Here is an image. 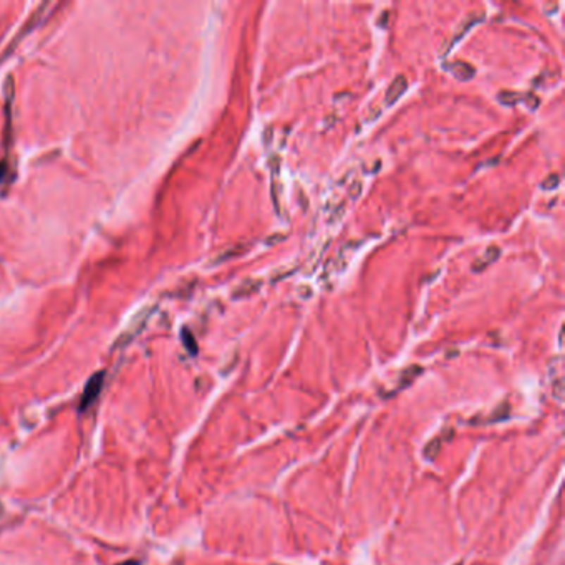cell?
I'll list each match as a JSON object with an SVG mask.
<instances>
[{
  "label": "cell",
  "mask_w": 565,
  "mask_h": 565,
  "mask_svg": "<svg viewBox=\"0 0 565 565\" xmlns=\"http://www.w3.org/2000/svg\"><path fill=\"white\" fill-rule=\"evenodd\" d=\"M483 18H484L483 13H469V15L466 17L463 22H461V25L458 27V30L454 32V35L451 37V40L446 42L445 46L441 49V56L448 55V51H451V49H453V46L458 44V42L463 39L466 34H468V32L476 25V23L483 22Z\"/></svg>",
  "instance_id": "1"
},
{
  "label": "cell",
  "mask_w": 565,
  "mask_h": 565,
  "mask_svg": "<svg viewBox=\"0 0 565 565\" xmlns=\"http://www.w3.org/2000/svg\"><path fill=\"white\" fill-rule=\"evenodd\" d=\"M408 88V80L404 75H398L397 78L393 80V83L390 85L388 90L385 93V103L386 105H393V103H397L399 98L404 92H406Z\"/></svg>",
  "instance_id": "2"
},
{
  "label": "cell",
  "mask_w": 565,
  "mask_h": 565,
  "mask_svg": "<svg viewBox=\"0 0 565 565\" xmlns=\"http://www.w3.org/2000/svg\"><path fill=\"white\" fill-rule=\"evenodd\" d=\"M499 256H501V249H499L497 246H489L486 251H484V254L483 256H479L478 259H476V261L473 262V266H471V269H473V272H483V271H486L489 266H491V263H494L497 261L499 259Z\"/></svg>",
  "instance_id": "3"
},
{
  "label": "cell",
  "mask_w": 565,
  "mask_h": 565,
  "mask_svg": "<svg viewBox=\"0 0 565 565\" xmlns=\"http://www.w3.org/2000/svg\"><path fill=\"white\" fill-rule=\"evenodd\" d=\"M445 68L449 70V72L453 73V77L461 80V82L471 80L476 75V68L473 67V65L468 62H463V60H454V62L446 63Z\"/></svg>",
  "instance_id": "4"
},
{
  "label": "cell",
  "mask_w": 565,
  "mask_h": 565,
  "mask_svg": "<svg viewBox=\"0 0 565 565\" xmlns=\"http://www.w3.org/2000/svg\"><path fill=\"white\" fill-rule=\"evenodd\" d=\"M261 287H262L261 280L246 279V280H242L237 287H235L234 292H232V297H234V299H244V297H251L254 294H257Z\"/></svg>",
  "instance_id": "5"
},
{
  "label": "cell",
  "mask_w": 565,
  "mask_h": 565,
  "mask_svg": "<svg viewBox=\"0 0 565 565\" xmlns=\"http://www.w3.org/2000/svg\"><path fill=\"white\" fill-rule=\"evenodd\" d=\"M101 378H103V375L100 373V375L93 376L90 383H88L87 392H85V398H83V402H82L83 406H88V403H90L92 399L97 397L98 392H100V388H101Z\"/></svg>",
  "instance_id": "6"
},
{
  "label": "cell",
  "mask_w": 565,
  "mask_h": 565,
  "mask_svg": "<svg viewBox=\"0 0 565 565\" xmlns=\"http://www.w3.org/2000/svg\"><path fill=\"white\" fill-rule=\"evenodd\" d=\"M499 101L502 103V105H506V106H514V105H517V103L519 101H522V97L521 93H517V92H502V93H499Z\"/></svg>",
  "instance_id": "7"
},
{
  "label": "cell",
  "mask_w": 565,
  "mask_h": 565,
  "mask_svg": "<svg viewBox=\"0 0 565 565\" xmlns=\"http://www.w3.org/2000/svg\"><path fill=\"white\" fill-rule=\"evenodd\" d=\"M559 182H560V176L557 173H552V174H549L547 178H545L544 180V182H542V190H555V187L559 186Z\"/></svg>",
  "instance_id": "8"
},
{
  "label": "cell",
  "mask_w": 565,
  "mask_h": 565,
  "mask_svg": "<svg viewBox=\"0 0 565 565\" xmlns=\"http://www.w3.org/2000/svg\"><path fill=\"white\" fill-rule=\"evenodd\" d=\"M522 100H524V101L527 103V105H529L530 110H535V108H538V106H539V103H540L539 98L535 97V95H532V93H527V95H526L524 98H522Z\"/></svg>",
  "instance_id": "9"
},
{
  "label": "cell",
  "mask_w": 565,
  "mask_h": 565,
  "mask_svg": "<svg viewBox=\"0 0 565 565\" xmlns=\"http://www.w3.org/2000/svg\"><path fill=\"white\" fill-rule=\"evenodd\" d=\"M182 337H185V342H186V347L190 348V350L192 352V353H196V342H194V338L191 337V333L187 332V330H185V333H182Z\"/></svg>",
  "instance_id": "10"
},
{
  "label": "cell",
  "mask_w": 565,
  "mask_h": 565,
  "mask_svg": "<svg viewBox=\"0 0 565 565\" xmlns=\"http://www.w3.org/2000/svg\"><path fill=\"white\" fill-rule=\"evenodd\" d=\"M352 186L353 187H350V191H348V192H350V196L353 197V199H356V197H359L360 192H361V185H360V182H355V185H352Z\"/></svg>",
  "instance_id": "11"
},
{
  "label": "cell",
  "mask_w": 565,
  "mask_h": 565,
  "mask_svg": "<svg viewBox=\"0 0 565 565\" xmlns=\"http://www.w3.org/2000/svg\"><path fill=\"white\" fill-rule=\"evenodd\" d=\"M4 171H6V168H4V164H0V178L4 176Z\"/></svg>",
  "instance_id": "12"
}]
</instances>
